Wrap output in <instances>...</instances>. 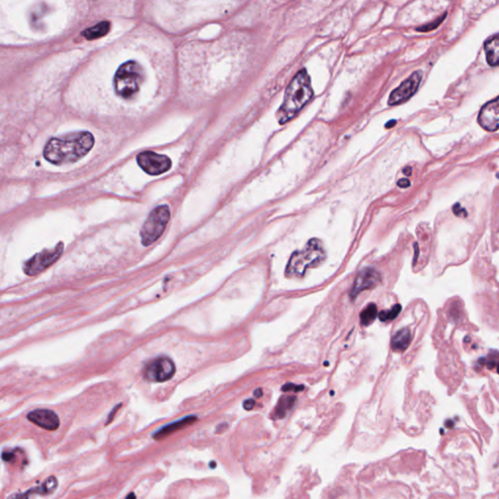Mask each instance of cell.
<instances>
[{"label":"cell","instance_id":"83f0119b","mask_svg":"<svg viewBox=\"0 0 499 499\" xmlns=\"http://www.w3.org/2000/svg\"><path fill=\"white\" fill-rule=\"evenodd\" d=\"M403 173L407 175H411L412 174V168L411 167H406L403 169Z\"/></svg>","mask_w":499,"mask_h":499},{"label":"cell","instance_id":"3957f363","mask_svg":"<svg viewBox=\"0 0 499 499\" xmlns=\"http://www.w3.org/2000/svg\"><path fill=\"white\" fill-rule=\"evenodd\" d=\"M144 79L143 66L135 61H128L119 66L114 75L115 93L122 99L131 100L139 93Z\"/></svg>","mask_w":499,"mask_h":499},{"label":"cell","instance_id":"4fadbf2b","mask_svg":"<svg viewBox=\"0 0 499 499\" xmlns=\"http://www.w3.org/2000/svg\"><path fill=\"white\" fill-rule=\"evenodd\" d=\"M197 420V417L195 415H188V416H185V417H182L178 420H175L172 423H169L165 426H163L162 428H160L158 431H156L153 435V438L155 440H162L164 438H166L168 436L174 434V432H177L189 425H191L192 423H194L195 421Z\"/></svg>","mask_w":499,"mask_h":499},{"label":"cell","instance_id":"f1b7e54d","mask_svg":"<svg viewBox=\"0 0 499 499\" xmlns=\"http://www.w3.org/2000/svg\"><path fill=\"white\" fill-rule=\"evenodd\" d=\"M261 395H262V390H261V389H257V390L254 392V396H255L256 398H260Z\"/></svg>","mask_w":499,"mask_h":499},{"label":"cell","instance_id":"8992f818","mask_svg":"<svg viewBox=\"0 0 499 499\" xmlns=\"http://www.w3.org/2000/svg\"><path fill=\"white\" fill-rule=\"evenodd\" d=\"M63 252L64 243L60 242L52 249H45L35 254L24 263L23 272L28 276H35L43 272L61 258Z\"/></svg>","mask_w":499,"mask_h":499},{"label":"cell","instance_id":"e0dca14e","mask_svg":"<svg viewBox=\"0 0 499 499\" xmlns=\"http://www.w3.org/2000/svg\"><path fill=\"white\" fill-rule=\"evenodd\" d=\"M411 332L409 329L400 330L398 333L393 336L391 345L392 348L396 351H404L408 348L411 343Z\"/></svg>","mask_w":499,"mask_h":499},{"label":"cell","instance_id":"8fae6325","mask_svg":"<svg viewBox=\"0 0 499 499\" xmlns=\"http://www.w3.org/2000/svg\"><path fill=\"white\" fill-rule=\"evenodd\" d=\"M499 98L487 103L481 109L478 117L480 125L489 132L499 130Z\"/></svg>","mask_w":499,"mask_h":499},{"label":"cell","instance_id":"277c9868","mask_svg":"<svg viewBox=\"0 0 499 499\" xmlns=\"http://www.w3.org/2000/svg\"><path fill=\"white\" fill-rule=\"evenodd\" d=\"M326 259L322 242L313 238L308 241L303 251L293 254L287 265L286 274L288 276L303 277L308 267L318 266Z\"/></svg>","mask_w":499,"mask_h":499},{"label":"cell","instance_id":"5b68a950","mask_svg":"<svg viewBox=\"0 0 499 499\" xmlns=\"http://www.w3.org/2000/svg\"><path fill=\"white\" fill-rule=\"evenodd\" d=\"M170 219V209L167 205L156 207L149 216L141 229V238L144 246L156 242L164 233Z\"/></svg>","mask_w":499,"mask_h":499},{"label":"cell","instance_id":"30bf717a","mask_svg":"<svg viewBox=\"0 0 499 499\" xmlns=\"http://www.w3.org/2000/svg\"><path fill=\"white\" fill-rule=\"evenodd\" d=\"M379 282L380 275L375 269L370 267L364 268L359 272L354 282V285L350 290V297L352 299H355L360 293L374 288Z\"/></svg>","mask_w":499,"mask_h":499},{"label":"cell","instance_id":"7a4b0ae2","mask_svg":"<svg viewBox=\"0 0 499 499\" xmlns=\"http://www.w3.org/2000/svg\"><path fill=\"white\" fill-rule=\"evenodd\" d=\"M313 94L310 76L307 70L303 68L287 87L284 102L276 114L279 124L284 125L292 120L308 104Z\"/></svg>","mask_w":499,"mask_h":499},{"label":"cell","instance_id":"7402d4cb","mask_svg":"<svg viewBox=\"0 0 499 499\" xmlns=\"http://www.w3.org/2000/svg\"><path fill=\"white\" fill-rule=\"evenodd\" d=\"M453 211L455 213L456 216L457 217H467V212L464 208L461 207V205L459 203H456L454 208H453Z\"/></svg>","mask_w":499,"mask_h":499},{"label":"cell","instance_id":"d6986e66","mask_svg":"<svg viewBox=\"0 0 499 499\" xmlns=\"http://www.w3.org/2000/svg\"><path fill=\"white\" fill-rule=\"evenodd\" d=\"M377 316V308H376V305L373 304H369L368 306L365 307V309L361 312V315H360V319H361V324L363 326H369L370 325L374 319L376 318Z\"/></svg>","mask_w":499,"mask_h":499},{"label":"cell","instance_id":"6da1fadb","mask_svg":"<svg viewBox=\"0 0 499 499\" xmlns=\"http://www.w3.org/2000/svg\"><path fill=\"white\" fill-rule=\"evenodd\" d=\"M94 136L90 132H73L51 139L44 149V157L56 165L74 163L93 149Z\"/></svg>","mask_w":499,"mask_h":499},{"label":"cell","instance_id":"4316f807","mask_svg":"<svg viewBox=\"0 0 499 499\" xmlns=\"http://www.w3.org/2000/svg\"><path fill=\"white\" fill-rule=\"evenodd\" d=\"M119 407H120V405H118V406H117V407H116V408L114 409V411H112V412H110V414H109V416H108V423H109V422L111 421V419H112V416H114V413H115V412H116V411L118 410V408H119Z\"/></svg>","mask_w":499,"mask_h":499},{"label":"cell","instance_id":"ffe728a7","mask_svg":"<svg viewBox=\"0 0 499 499\" xmlns=\"http://www.w3.org/2000/svg\"><path fill=\"white\" fill-rule=\"evenodd\" d=\"M402 310V306L400 304H396L394 305L391 309L389 310H383L381 311L379 314H378V317L379 319L382 321V322H387V321H392L394 320L401 312Z\"/></svg>","mask_w":499,"mask_h":499},{"label":"cell","instance_id":"f546056e","mask_svg":"<svg viewBox=\"0 0 499 499\" xmlns=\"http://www.w3.org/2000/svg\"><path fill=\"white\" fill-rule=\"evenodd\" d=\"M393 124H396V120H392L391 122H388V123L386 124V128H390V127H393V126H394Z\"/></svg>","mask_w":499,"mask_h":499},{"label":"cell","instance_id":"ac0fdd59","mask_svg":"<svg viewBox=\"0 0 499 499\" xmlns=\"http://www.w3.org/2000/svg\"><path fill=\"white\" fill-rule=\"evenodd\" d=\"M295 403H296V397H294V396L282 397L279 400L278 405L275 409V416L277 418H283L287 414V412L293 409Z\"/></svg>","mask_w":499,"mask_h":499},{"label":"cell","instance_id":"603a6c76","mask_svg":"<svg viewBox=\"0 0 499 499\" xmlns=\"http://www.w3.org/2000/svg\"><path fill=\"white\" fill-rule=\"evenodd\" d=\"M304 385H295V384H292V383H288L286 385L283 386L282 390L287 392V391H295V392H298V391H302L304 389Z\"/></svg>","mask_w":499,"mask_h":499},{"label":"cell","instance_id":"484cf974","mask_svg":"<svg viewBox=\"0 0 499 499\" xmlns=\"http://www.w3.org/2000/svg\"><path fill=\"white\" fill-rule=\"evenodd\" d=\"M243 406H244V409H245V410H247V411H251V410L254 408V406H255V401H254L253 399H249V400H247V401H245V402H244V405H243Z\"/></svg>","mask_w":499,"mask_h":499},{"label":"cell","instance_id":"44dd1931","mask_svg":"<svg viewBox=\"0 0 499 499\" xmlns=\"http://www.w3.org/2000/svg\"><path fill=\"white\" fill-rule=\"evenodd\" d=\"M446 17H447V13L443 14V15H442L440 18H438L437 20H435V21H433V22H429V23H427V24H425V25H422V26L417 27V28H416V30H417V31H422V32H427V31L434 30V29H436V28L440 25V23H442V22L446 19Z\"/></svg>","mask_w":499,"mask_h":499},{"label":"cell","instance_id":"4dcf8cb0","mask_svg":"<svg viewBox=\"0 0 499 499\" xmlns=\"http://www.w3.org/2000/svg\"><path fill=\"white\" fill-rule=\"evenodd\" d=\"M136 499V496H135V494H134V493H131L130 495H128V496L126 497V499Z\"/></svg>","mask_w":499,"mask_h":499},{"label":"cell","instance_id":"cb8c5ba5","mask_svg":"<svg viewBox=\"0 0 499 499\" xmlns=\"http://www.w3.org/2000/svg\"><path fill=\"white\" fill-rule=\"evenodd\" d=\"M397 184L401 188H407V187H409L411 185V181L408 178H401L400 180H398Z\"/></svg>","mask_w":499,"mask_h":499},{"label":"cell","instance_id":"52a82bcc","mask_svg":"<svg viewBox=\"0 0 499 499\" xmlns=\"http://www.w3.org/2000/svg\"><path fill=\"white\" fill-rule=\"evenodd\" d=\"M175 372L174 362L168 357H159L152 361L145 369L144 375L152 382H164L173 377Z\"/></svg>","mask_w":499,"mask_h":499},{"label":"cell","instance_id":"7c38bea8","mask_svg":"<svg viewBox=\"0 0 499 499\" xmlns=\"http://www.w3.org/2000/svg\"><path fill=\"white\" fill-rule=\"evenodd\" d=\"M27 419L35 425L49 431H55L60 427V418L58 414L51 410L40 409L32 411L27 414Z\"/></svg>","mask_w":499,"mask_h":499},{"label":"cell","instance_id":"2e32d148","mask_svg":"<svg viewBox=\"0 0 499 499\" xmlns=\"http://www.w3.org/2000/svg\"><path fill=\"white\" fill-rule=\"evenodd\" d=\"M109 29H110L109 22H101L98 24L85 29L82 32V35L88 40H94L108 34Z\"/></svg>","mask_w":499,"mask_h":499},{"label":"cell","instance_id":"d4e9b609","mask_svg":"<svg viewBox=\"0 0 499 499\" xmlns=\"http://www.w3.org/2000/svg\"><path fill=\"white\" fill-rule=\"evenodd\" d=\"M14 456H14V454H13V453H11V452H4V453L2 454V458H3V460H4V461H6V462H7V461H8V462H9V461H12V460H13V458H14Z\"/></svg>","mask_w":499,"mask_h":499},{"label":"cell","instance_id":"9c48e42d","mask_svg":"<svg viewBox=\"0 0 499 499\" xmlns=\"http://www.w3.org/2000/svg\"><path fill=\"white\" fill-rule=\"evenodd\" d=\"M137 161L146 173L157 175L170 170L172 166L171 159L162 154H157L152 152H145L138 155Z\"/></svg>","mask_w":499,"mask_h":499},{"label":"cell","instance_id":"5bb4252c","mask_svg":"<svg viewBox=\"0 0 499 499\" xmlns=\"http://www.w3.org/2000/svg\"><path fill=\"white\" fill-rule=\"evenodd\" d=\"M58 487V480L55 476H50L48 479L45 480L43 484H41L39 487L30 489L26 491V493L22 494H15L9 497L8 499H28V496L30 494H38V495H48L52 492H54Z\"/></svg>","mask_w":499,"mask_h":499},{"label":"cell","instance_id":"ba28073f","mask_svg":"<svg viewBox=\"0 0 499 499\" xmlns=\"http://www.w3.org/2000/svg\"><path fill=\"white\" fill-rule=\"evenodd\" d=\"M421 80L422 72L420 70L413 72L407 80H405L397 89L391 93L388 99V105L397 106L410 100L418 90Z\"/></svg>","mask_w":499,"mask_h":499},{"label":"cell","instance_id":"9a60e30c","mask_svg":"<svg viewBox=\"0 0 499 499\" xmlns=\"http://www.w3.org/2000/svg\"><path fill=\"white\" fill-rule=\"evenodd\" d=\"M485 52L490 65L497 66L499 63V34L496 33L485 42Z\"/></svg>","mask_w":499,"mask_h":499}]
</instances>
